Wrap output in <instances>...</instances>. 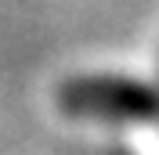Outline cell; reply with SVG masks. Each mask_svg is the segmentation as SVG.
Instances as JSON below:
<instances>
[{"label":"cell","mask_w":159,"mask_h":155,"mask_svg":"<svg viewBox=\"0 0 159 155\" xmlns=\"http://www.w3.org/2000/svg\"><path fill=\"white\" fill-rule=\"evenodd\" d=\"M54 101L69 119H94V123H152V119H159V87L130 76H112V72L65 79Z\"/></svg>","instance_id":"1"}]
</instances>
